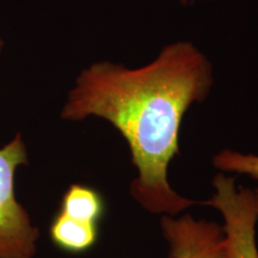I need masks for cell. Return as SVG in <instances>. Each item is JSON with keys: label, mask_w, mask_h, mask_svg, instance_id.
Segmentation results:
<instances>
[{"label": "cell", "mask_w": 258, "mask_h": 258, "mask_svg": "<svg viewBox=\"0 0 258 258\" xmlns=\"http://www.w3.org/2000/svg\"><path fill=\"white\" fill-rule=\"evenodd\" d=\"M213 84V64L203 51L192 42L177 41L137 69L110 61L84 69L61 117L82 121L96 116L114 125L138 171L131 184L133 199L150 213L176 217L198 202L172 189L169 165L179 153L185 112L207 98Z\"/></svg>", "instance_id": "1"}, {"label": "cell", "mask_w": 258, "mask_h": 258, "mask_svg": "<svg viewBox=\"0 0 258 258\" xmlns=\"http://www.w3.org/2000/svg\"><path fill=\"white\" fill-rule=\"evenodd\" d=\"M27 147L21 134L0 150V258H32L40 231L15 196V172L27 165Z\"/></svg>", "instance_id": "2"}, {"label": "cell", "mask_w": 258, "mask_h": 258, "mask_svg": "<svg viewBox=\"0 0 258 258\" xmlns=\"http://www.w3.org/2000/svg\"><path fill=\"white\" fill-rule=\"evenodd\" d=\"M214 195L205 205L218 209L224 218L228 258H258L256 225L258 206L254 190L237 188L233 177L224 172L213 179Z\"/></svg>", "instance_id": "3"}, {"label": "cell", "mask_w": 258, "mask_h": 258, "mask_svg": "<svg viewBox=\"0 0 258 258\" xmlns=\"http://www.w3.org/2000/svg\"><path fill=\"white\" fill-rule=\"evenodd\" d=\"M160 226L170 245V258H228L227 240L219 224L184 214L164 215Z\"/></svg>", "instance_id": "4"}, {"label": "cell", "mask_w": 258, "mask_h": 258, "mask_svg": "<svg viewBox=\"0 0 258 258\" xmlns=\"http://www.w3.org/2000/svg\"><path fill=\"white\" fill-rule=\"evenodd\" d=\"M50 239L61 250L82 253L91 249L98 239V224L77 220L59 212L49 227Z\"/></svg>", "instance_id": "5"}, {"label": "cell", "mask_w": 258, "mask_h": 258, "mask_svg": "<svg viewBox=\"0 0 258 258\" xmlns=\"http://www.w3.org/2000/svg\"><path fill=\"white\" fill-rule=\"evenodd\" d=\"M60 212L77 220L98 224L104 214V201L97 190L72 184L63 194Z\"/></svg>", "instance_id": "6"}, {"label": "cell", "mask_w": 258, "mask_h": 258, "mask_svg": "<svg viewBox=\"0 0 258 258\" xmlns=\"http://www.w3.org/2000/svg\"><path fill=\"white\" fill-rule=\"evenodd\" d=\"M213 165L221 172L246 175L258 180V156L233 150H222L213 157Z\"/></svg>", "instance_id": "7"}, {"label": "cell", "mask_w": 258, "mask_h": 258, "mask_svg": "<svg viewBox=\"0 0 258 258\" xmlns=\"http://www.w3.org/2000/svg\"><path fill=\"white\" fill-rule=\"evenodd\" d=\"M180 3H182V4H190V3H195V2H198V0H179Z\"/></svg>", "instance_id": "8"}, {"label": "cell", "mask_w": 258, "mask_h": 258, "mask_svg": "<svg viewBox=\"0 0 258 258\" xmlns=\"http://www.w3.org/2000/svg\"><path fill=\"white\" fill-rule=\"evenodd\" d=\"M3 49H4V41H3V38L0 37V54H2Z\"/></svg>", "instance_id": "9"}, {"label": "cell", "mask_w": 258, "mask_h": 258, "mask_svg": "<svg viewBox=\"0 0 258 258\" xmlns=\"http://www.w3.org/2000/svg\"><path fill=\"white\" fill-rule=\"evenodd\" d=\"M254 194H256V199H257V206H258V189H254Z\"/></svg>", "instance_id": "10"}]
</instances>
